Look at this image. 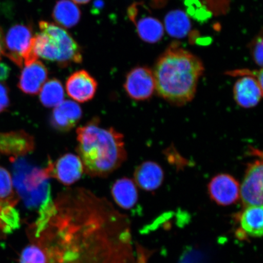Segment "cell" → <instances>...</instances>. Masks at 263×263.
<instances>
[{"label":"cell","instance_id":"obj_1","mask_svg":"<svg viewBox=\"0 0 263 263\" xmlns=\"http://www.w3.org/2000/svg\"><path fill=\"white\" fill-rule=\"evenodd\" d=\"M53 201L29 228L46 263H135L129 221L107 199L75 188Z\"/></svg>","mask_w":263,"mask_h":263},{"label":"cell","instance_id":"obj_2","mask_svg":"<svg viewBox=\"0 0 263 263\" xmlns=\"http://www.w3.org/2000/svg\"><path fill=\"white\" fill-rule=\"evenodd\" d=\"M153 71L158 95L181 106L195 97L203 66L196 55L173 44L158 59Z\"/></svg>","mask_w":263,"mask_h":263},{"label":"cell","instance_id":"obj_3","mask_svg":"<svg viewBox=\"0 0 263 263\" xmlns=\"http://www.w3.org/2000/svg\"><path fill=\"white\" fill-rule=\"evenodd\" d=\"M100 124L99 118H93L77 130V152L84 172L92 177L109 176L127 159L123 135Z\"/></svg>","mask_w":263,"mask_h":263},{"label":"cell","instance_id":"obj_4","mask_svg":"<svg viewBox=\"0 0 263 263\" xmlns=\"http://www.w3.org/2000/svg\"><path fill=\"white\" fill-rule=\"evenodd\" d=\"M41 32L35 35L34 49L38 58L54 62L61 67L82 62L80 46L61 26L53 23L41 21Z\"/></svg>","mask_w":263,"mask_h":263},{"label":"cell","instance_id":"obj_5","mask_svg":"<svg viewBox=\"0 0 263 263\" xmlns=\"http://www.w3.org/2000/svg\"><path fill=\"white\" fill-rule=\"evenodd\" d=\"M13 186L18 198L30 209L39 210L52 199L48 174L22 157H11Z\"/></svg>","mask_w":263,"mask_h":263},{"label":"cell","instance_id":"obj_6","mask_svg":"<svg viewBox=\"0 0 263 263\" xmlns=\"http://www.w3.org/2000/svg\"><path fill=\"white\" fill-rule=\"evenodd\" d=\"M35 35L28 25L12 26L6 34L3 44V54L19 67L37 60L34 50Z\"/></svg>","mask_w":263,"mask_h":263},{"label":"cell","instance_id":"obj_7","mask_svg":"<svg viewBox=\"0 0 263 263\" xmlns=\"http://www.w3.org/2000/svg\"><path fill=\"white\" fill-rule=\"evenodd\" d=\"M18 201L11 174L0 166V231L9 233L19 228L20 215L15 209Z\"/></svg>","mask_w":263,"mask_h":263},{"label":"cell","instance_id":"obj_8","mask_svg":"<svg viewBox=\"0 0 263 263\" xmlns=\"http://www.w3.org/2000/svg\"><path fill=\"white\" fill-rule=\"evenodd\" d=\"M127 14L143 41L154 44L162 38L164 28L162 23L150 15L143 3H134L128 8Z\"/></svg>","mask_w":263,"mask_h":263},{"label":"cell","instance_id":"obj_9","mask_svg":"<svg viewBox=\"0 0 263 263\" xmlns=\"http://www.w3.org/2000/svg\"><path fill=\"white\" fill-rule=\"evenodd\" d=\"M124 88L130 98L136 101L147 100L156 90L153 71L146 67H137L127 73Z\"/></svg>","mask_w":263,"mask_h":263},{"label":"cell","instance_id":"obj_10","mask_svg":"<svg viewBox=\"0 0 263 263\" xmlns=\"http://www.w3.org/2000/svg\"><path fill=\"white\" fill-rule=\"evenodd\" d=\"M46 170L49 177H54L65 185H71L81 178L84 172L80 157L67 153L52 162L49 160Z\"/></svg>","mask_w":263,"mask_h":263},{"label":"cell","instance_id":"obj_11","mask_svg":"<svg viewBox=\"0 0 263 263\" xmlns=\"http://www.w3.org/2000/svg\"><path fill=\"white\" fill-rule=\"evenodd\" d=\"M240 198L246 207L262 206V162L250 163L240 186Z\"/></svg>","mask_w":263,"mask_h":263},{"label":"cell","instance_id":"obj_12","mask_svg":"<svg viewBox=\"0 0 263 263\" xmlns=\"http://www.w3.org/2000/svg\"><path fill=\"white\" fill-rule=\"evenodd\" d=\"M209 192L213 201L223 206L233 204L240 198V185L234 177L221 174L213 177L209 183Z\"/></svg>","mask_w":263,"mask_h":263},{"label":"cell","instance_id":"obj_13","mask_svg":"<svg viewBox=\"0 0 263 263\" xmlns=\"http://www.w3.org/2000/svg\"><path fill=\"white\" fill-rule=\"evenodd\" d=\"M98 82L84 70L74 72L66 82V90L69 97L79 103L89 101L95 97Z\"/></svg>","mask_w":263,"mask_h":263},{"label":"cell","instance_id":"obj_14","mask_svg":"<svg viewBox=\"0 0 263 263\" xmlns=\"http://www.w3.org/2000/svg\"><path fill=\"white\" fill-rule=\"evenodd\" d=\"M34 138L24 130L0 133V152L12 157H22L34 151Z\"/></svg>","mask_w":263,"mask_h":263},{"label":"cell","instance_id":"obj_15","mask_svg":"<svg viewBox=\"0 0 263 263\" xmlns=\"http://www.w3.org/2000/svg\"><path fill=\"white\" fill-rule=\"evenodd\" d=\"M82 117L80 105L74 101L66 100L54 107L49 121L55 130L67 133L77 126Z\"/></svg>","mask_w":263,"mask_h":263},{"label":"cell","instance_id":"obj_16","mask_svg":"<svg viewBox=\"0 0 263 263\" xmlns=\"http://www.w3.org/2000/svg\"><path fill=\"white\" fill-rule=\"evenodd\" d=\"M233 95L236 103L243 108L254 107L262 96V85L251 76H242L233 87Z\"/></svg>","mask_w":263,"mask_h":263},{"label":"cell","instance_id":"obj_17","mask_svg":"<svg viewBox=\"0 0 263 263\" xmlns=\"http://www.w3.org/2000/svg\"><path fill=\"white\" fill-rule=\"evenodd\" d=\"M48 71L40 61H36L25 65L20 76L18 87L22 91L28 95H37L47 81Z\"/></svg>","mask_w":263,"mask_h":263},{"label":"cell","instance_id":"obj_18","mask_svg":"<svg viewBox=\"0 0 263 263\" xmlns=\"http://www.w3.org/2000/svg\"><path fill=\"white\" fill-rule=\"evenodd\" d=\"M163 171L157 163L145 162L141 164L135 171V182L140 189L146 191L156 190L162 183Z\"/></svg>","mask_w":263,"mask_h":263},{"label":"cell","instance_id":"obj_19","mask_svg":"<svg viewBox=\"0 0 263 263\" xmlns=\"http://www.w3.org/2000/svg\"><path fill=\"white\" fill-rule=\"evenodd\" d=\"M111 195L118 205L124 209L133 208L138 200V192L133 180L126 177L118 179L111 188Z\"/></svg>","mask_w":263,"mask_h":263},{"label":"cell","instance_id":"obj_20","mask_svg":"<svg viewBox=\"0 0 263 263\" xmlns=\"http://www.w3.org/2000/svg\"><path fill=\"white\" fill-rule=\"evenodd\" d=\"M52 16L54 21L62 27L71 28L80 22L81 11L70 0H59L55 3Z\"/></svg>","mask_w":263,"mask_h":263},{"label":"cell","instance_id":"obj_21","mask_svg":"<svg viewBox=\"0 0 263 263\" xmlns=\"http://www.w3.org/2000/svg\"><path fill=\"white\" fill-rule=\"evenodd\" d=\"M262 206L246 207L240 217V224L243 231L252 237H261L263 230Z\"/></svg>","mask_w":263,"mask_h":263},{"label":"cell","instance_id":"obj_22","mask_svg":"<svg viewBox=\"0 0 263 263\" xmlns=\"http://www.w3.org/2000/svg\"><path fill=\"white\" fill-rule=\"evenodd\" d=\"M65 91L62 82L52 78L43 85L39 100L43 106L47 108L55 107L64 101Z\"/></svg>","mask_w":263,"mask_h":263},{"label":"cell","instance_id":"obj_23","mask_svg":"<svg viewBox=\"0 0 263 263\" xmlns=\"http://www.w3.org/2000/svg\"><path fill=\"white\" fill-rule=\"evenodd\" d=\"M165 28L170 35L174 37L182 38L190 30V21L185 13L176 10L170 12L166 16Z\"/></svg>","mask_w":263,"mask_h":263},{"label":"cell","instance_id":"obj_24","mask_svg":"<svg viewBox=\"0 0 263 263\" xmlns=\"http://www.w3.org/2000/svg\"><path fill=\"white\" fill-rule=\"evenodd\" d=\"M20 263H46L45 255L40 247L32 242L22 251Z\"/></svg>","mask_w":263,"mask_h":263},{"label":"cell","instance_id":"obj_25","mask_svg":"<svg viewBox=\"0 0 263 263\" xmlns=\"http://www.w3.org/2000/svg\"><path fill=\"white\" fill-rule=\"evenodd\" d=\"M262 37L261 34L253 41L251 47L254 61L261 67L262 65Z\"/></svg>","mask_w":263,"mask_h":263},{"label":"cell","instance_id":"obj_26","mask_svg":"<svg viewBox=\"0 0 263 263\" xmlns=\"http://www.w3.org/2000/svg\"><path fill=\"white\" fill-rule=\"evenodd\" d=\"M9 88L5 84L0 83V114L5 111L9 106Z\"/></svg>","mask_w":263,"mask_h":263},{"label":"cell","instance_id":"obj_27","mask_svg":"<svg viewBox=\"0 0 263 263\" xmlns=\"http://www.w3.org/2000/svg\"><path fill=\"white\" fill-rule=\"evenodd\" d=\"M11 68L3 62H0V81H5L9 77Z\"/></svg>","mask_w":263,"mask_h":263},{"label":"cell","instance_id":"obj_28","mask_svg":"<svg viewBox=\"0 0 263 263\" xmlns=\"http://www.w3.org/2000/svg\"><path fill=\"white\" fill-rule=\"evenodd\" d=\"M3 44H4V39L3 38L2 29L0 28V60L3 55Z\"/></svg>","mask_w":263,"mask_h":263},{"label":"cell","instance_id":"obj_29","mask_svg":"<svg viewBox=\"0 0 263 263\" xmlns=\"http://www.w3.org/2000/svg\"><path fill=\"white\" fill-rule=\"evenodd\" d=\"M73 2L77 3L80 5H85L87 3H89L91 0H72Z\"/></svg>","mask_w":263,"mask_h":263}]
</instances>
